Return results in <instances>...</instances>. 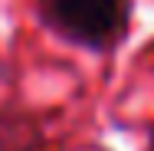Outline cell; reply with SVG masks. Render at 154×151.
Returning <instances> with one entry per match:
<instances>
[{
  "instance_id": "1",
  "label": "cell",
  "mask_w": 154,
  "mask_h": 151,
  "mask_svg": "<svg viewBox=\"0 0 154 151\" xmlns=\"http://www.w3.org/2000/svg\"><path fill=\"white\" fill-rule=\"evenodd\" d=\"M134 0H36V17L72 46L108 53L131 30Z\"/></svg>"
},
{
  "instance_id": "2",
  "label": "cell",
  "mask_w": 154,
  "mask_h": 151,
  "mask_svg": "<svg viewBox=\"0 0 154 151\" xmlns=\"http://www.w3.org/2000/svg\"><path fill=\"white\" fill-rule=\"evenodd\" d=\"M46 145L43 121L23 105H0V151H39Z\"/></svg>"
},
{
  "instance_id": "3",
  "label": "cell",
  "mask_w": 154,
  "mask_h": 151,
  "mask_svg": "<svg viewBox=\"0 0 154 151\" xmlns=\"http://www.w3.org/2000/svg\"><path fill=\"white\" fill-rule=\"evenodd\" d=\"M144 151H154V125H151V135H148V148Z\"/></svg>"
}]
</instances>
